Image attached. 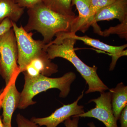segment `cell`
<instances>
[{
  "instance_id": "1",
  "label": "cell",
  "mask_w": 127,
  "mask_h": 127,
  "mask_svg": "<svg viewBox=\"0 0 127 127\" xmlns=\"http://www.w3.org/2000/svg\"><path fill=\"white\" fill-rule=\"evenodd\" d=\"M55 36V40L46 45V51L50 59L62 58L72 64L88 84L87 94L95 92L101 93L109 89L98 76L97 67L87 65L76 54L74 45L77 40L70 36L67 32H60Z\"/></svg>"
},
{
  "instance_id": "2",
  "label": "cell",
  "mask_w": 127,
  "mask_h": 127,
  "mask_svg": "<svg viewBox=\"0 0 127 127\" xmlns=\"http://www.w3.org/2000/svg\"><path fill=\"white\" fill-rule=\"evenodd\" d=\"M27 14L29 18L24 29L28 32L35 30L40 33L46 44L50 43L58 33L71 32L77 20V16L59 14L42 2L28 9Z\"/></svg>"
},
{
  "instance_id": "3",
  "label": "cell",
  "mask_w": 127,
  "mask_h": 127,
  "mask_svg": "<svg viewBox=\"0 0 127 127\" xmlns=\"http://www.w3.org/2000/svg\"><path fill=\"white\" fill-rule=\"evenodd\" d=\"M25 82L23 90L21 93L20 99L18 108L26 109L36 103L33 98L42 92L51 89H57L60 91L59 96L65 98L71 90V86L76 78V75L72 72L65 73L58 78H51L40 75L31 77L24 75Z\"/></svg>"
},
{
  "instance_id": "4",
  "label": "cell",
  "mask_w": 127,
  "mask_h": 127,
  "mask_svg": "<svg viewBox=\"0 0 127 127\" xmlns=\"http://www.w3.org/2000/svg\"><path fill=\"white\" fill-rule=\"evenodd\" d=\"M18 50L13 28L0 37V75L7 86L20 73Z\"/></svg>"
},
{
  "instance_id": "5",
  "label": "cell",
  "mask_w": 127,
  "mask_h": 127,
  "mask_svg": "<svg viewBox=\"0 0 127 127\" xmlns=\"http://www.w3.org/2000/svg\"><path fill=\"white\" fill-rule=\"evenodd\" d=\"M15 35L17 50V64L20 72H22L30 61L42 51H46V44L42 40H34L33 33L28 32L22 26L19 27L12 22Z\"/></svg>"
},
{
  "instance_id": "6",
  "label": "cell",
  "mask_w": 127,
  "mask_h": 127,
  "mask_svg": "<svg viewBox=\"0 0 127 127\" xmlns=\"http://www.w3.org/2000/svg\"><path fill=\"white\" fill-rule=\"evenodd\" d=\"M89 102L95 103V107L86 112L73 117L93 118L102 122L106 127H118L117 120L114 115L112 108L110 92L101 93L100 97L92 99Z\"/></svg>"
},
{
  "instance_id": "7",
  "label": "cell",
  "mask_w": 127,
  "mask_h": 127,
  "mask_svg": "<svg viewBox=\"0 0 127 127\" xmlns=\"http://www.w3.org/2000/svg\"><path fill=\"white\" fill-rule=\"evenodd\" d=\"M84 91L77 99L72 103L64 104L57 109L51 115L44 118H32L31 120L39 126L57 127L60 124L73 116H78L85 112L84 106L78 104V102L83 96Z\"/></svg>"
},
{
  "instance_id": "8",
  "label": "cell",
  "mask_w": 127,
  "mask_h": 127,
  "mask_svg": "<svg viewBox=\"0 0 127 127\" xmlns=\"http://www.w3.org/2000/svg\"><path fill=\"white\" fill-rule=\"evenodd\" d=\"M58 68V65L51 62L47 53L43 50L32 59L22 73L31 77L40 75L49 77L57 72Z\"/></svg>"
},
{
  "instance_id": "9",
  "label": "cell",
  "mask_w": 127,
  "mask_h": 127,
  "mask_svg": "<svg viewBox=\"0 0 127 127\" xmlns=\"http://www.w3.org/2000/svg\"><path fill=\"white\" fill-rule=\"evenodd\" d=\"M16 79H14L4 88L0 101L2 109V122L4 124L11 125L12 115L18 108L20 99L21 93L16 86Z\"/></svg>"
},
{
  "instance_id": "10",
  "label": "cell",
  "mask_w": 127,
  "mask_h": 127,
  "mask_svg": "<svg viewBox=\"0 0 127 127\" xmlns=\"http://www.w3.org/2000/svg\"><path fill=\"white\" fill-rule=\"evenodd\" d=\"M70 36L76 40L82 41L86 45L91 46L97 49L109 53L112 56V62L109 67V70H113L119 58L122 56H127V50L124 49L127 47V44L119 46H112L108 45L97 39L89 37L87 36H78L76 33L67 32Z\"/></svg>"
},
{
  "instance_id": "11",
  "label": "cell",
  "mask_w": 127,
  "mask_h": 127,
  "mask_svg": "<svg viewBox=\"0 0 127 127\" xmlns=\"http://www.w3.org/2000/svg\"><path fill=\"white\" fill-rule=\"evenodd\" d=\"M117 19L120 22L127 19V0H116L98 11L95 14L91 26H97V22Z\"/></svg>"
},
{
  "instance_id": "12",
  "label": "cell",
  "mask_w": 127,
  "mask_h": 127,
  "mask_svg": "<svg viewBox=\"0 0 127 127\" xmlns=\"http://www.w3.org/2000/svg\"><path fill=\"white\" fill-rule=\"evenodd\" d=\"M109 92L111 94V103L114 115L118 120L121 112L127 105V87L121 82L114 88L109 89Z\"/></svg>"
},
{
  "instance_id": "13",
  "label": "cell",
  "mask_w": 127,
  "mask_h": 127,
  "mask_svg": "<svg viewBox=\"0 0 127 127\" xmlns=\"http://www.w3.org/2000/svg\"><path fill=\"white\" fill-rule=\"evenodd\" d=\"M71 5L76 6L79 13L77 21L72 32L76 33L78 31L84 32L89 27L88 24L91 14V0H72Z\"/></svg>"
},
{
  "instance_id": "14",
  "label": "cell",
  "mask_w": 127,
  "mask_h": 127,
  "mask_svg": "<svg viewBox=\"0 0 127 127\" xmlns=\"http://www.w3.org/2000/svg\"><path fill=\"white\" fill-rule=\"evenodd\" d=\"M24 9L14 0H0V24L7 18L16 23L23 15Z\"/></svg>"
},
{
  "instance_id": "15",
  "label": "cell",
  "mask_w": 127,
  "mask_h": 127,
  "mask_svg": "<svg viewBox=\"0 0 127 127\" xmlns=\"http://www.w3.org/2000/svg\"><path fill=\"white\" fill-rule=\"evenodd\" d=\"M72 0H42L43 4L52 10L65 15L76 16L73 11Z\"/></svg>"
},
{
  "instance_id": "16",
  "label": "cell",
  "mask_w": 127,
  "mask_h": 127,
  "mask_svg": "<svg viewBox=\"0 0 127 127\" xmlns=\"http://www.w3.org/2000/svg\"><path fill=\"white\" fill-rule=\"evenodd\" d=\"M111 34H117L122 38L127 39V19L120 22L119 25L111 27L101 31L100 35L104 37L109 36Z\"/></svg>"
},
{
  "instance_id": "17",
  "label": "cell",
  "mask_w": 127,
  "mask_h": 127,
  "mask_svg": "<svg viewBox=\"0 0 127 127\" xmlns=\"http://www.w3.org/2000/svg\"><path fill=\"white\" fill-rule=\"evenodd\" d=\"M91 0V14L88 26L92 25L94 16L96 12L103 7L110 4L116 0Z\"/></svg>"
},
{
  "instance_id": "18",
  "label": "cell",
  "mask_w": 127,
  "mask_h": 127,
  "mask_svg": "<svg viewBox=\"0 0 127 127\" xmlns=\"http://www.w3.org/2000/svg\"><path fill=\"white\" fill-rule=\"evenodd\" d=\"M16 121L18 127H39L35 123L26 118L20 114H17Z\"/></svg>"
},
{
  "instance_id": "19",
  "label": "cell",
  "mask_w": 127,
  "mask_h": 127,
  "mask_svg": "<svg viewBox=\"0 0 127 127\" xmlns=\"http://www.w3.org/2000/svg\"><path fill=\"white\" fill-rule=\"evenodd\" d=\"M19 6L22 8H32L42 2V0H14Z\"/></svg>"
},
{
  "instance_id": "20",
  "label": "cell",
  "mask_w": 127,
  "mask_h": 127,
  "mask_svg": "<svg viewBox=\"0 0 127 127\" xmlns=\"http://www.w3.org/2000/svg\"><path fill=\"white\" fill-rule=\"evenodd\" d=\"M12 21L9 18H5L0 24V37L12 28Z\"/></svg>"
},
{
  "instance_id": "21",
  "label": "cell",
  "mask_w": 127,
  "mask_h": 127,
  "mask_svg": "<svg viewBox=\"0 0 127 127\" xmlns=\"http://www.w3.org/2000/svg\"><path fill=\"white\" fill-rule=\"evenodd\" d=\"M72 119L69 118L64 121V124L65 127H78L79 117H72Z\"/></svg>"
},
{
  "instance_id": "22",
  "label": "cell",
  "mask_w": 127,
  "mask_h": 127,
  "mask_svg": "<svg viewBox=\"0 0 127 127\" xmlns=\"http://www.w3.org/2000/svg\"><path fill=\"white\" fill-rule=\"evenodd\" d=\"M119 119L121 127H127V105L121 112Z\"/></svg>"
},
{
  "instance_id": "23",
  "label": "cell",
  "mask_w": 127,
  "mask_h": 127,
  "mask_svg": "<svg viewBox=\"0 0 127 127\" xmlns=\"http://www.w3.org/2000/svg\"><path fill=\"white\" fill-rule=\"evenodd\" d=\"M4 88H2L0 89V105L1 100L2 94H3V91H4Z\"/></svg>"
},
{
  "instance_id": "24",
  "label": "cell",
  "mask_w": 127,
  "mask_h": 127,
  "mask_svg": "<svg viewBox=\"0 0 127 127\" xmlns=\"http://www.w3.org/2000/svg\"><path fill=\"white\" fill-rule=\"evenodd\" d=\"M88 125L90 127H96L93 122L89 123L88 124Z\"/></svg>"
},
{
  "instance_id": "25",
  "label": "cell",
  "mask_w": 127,
  "mask_h": 127,
  "mask_svg": "<svg viewBox=\"0 0 127 127\" xmlns=\"http://www.w3.org/2000/svg\"><path fill=\"white\" fill-rule=\"evenodd\" d=\"M0 127H4V124L0 117Z\"/></svg>"
},
{
  "instance_id": "26",
  "label": "cell",
  "mask_w": 127,
  "mask_h": 127,
  "mask_svg": "<svg viewBox=\"0 0 127 127\" xmlns=\"http://www.w3.org/2000/svg\"><path fill=\"white\" fill-rule=\"evenodd\" d=\"M4 127H12L11 125L4 124Z\"/></svg>"
}]
</instances>
